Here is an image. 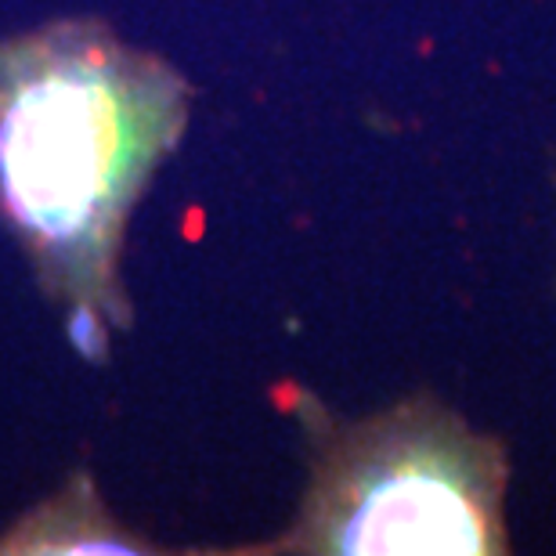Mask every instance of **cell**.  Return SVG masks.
<instances>
[{
	"instance_id": "obj_1",
	"label": "cell",
	"mask_w": 556,
	"mask_h": 556,
	"mask_svg": "<svg viewBox=\"0 0 556 556\" xmlns=\"http://www.w3.org/2000/svg\"><path fill=\"white\" fill-rule=\"evenodd\" d=\"M185 116L181 76L94 22L0 43V214L80 315L124 311L119 236Z\"/></svg>"
},
{
	"instance_id": "obj_3",
	"label": "cell",
	"mask_w": 556,
	"mask_h": 556,
	"mask_svg": "<svg viewBox=\"0 0 556 556\" xmlns=\"http://www.w3.org/2000/svg\"><path fill=\"white\" fill-rule=\"evenodd\" d=\"M127 535L94 498L91 484L76 481L48 506L33 509L0 539V553H138Z\"/></svg>"
},
{
	"instance_id": "obj_2",
	"label": "cell",
	"mask_w": 556,
	"mask_h": 556,
	"mask_svg": "<svg viewBox=\"0 0 556 556\" xmlns=\"http://www.w3.org/2000/svg\"><path fill=\"white\" fill-rule=\"evenodd\" d=\"M506 452L438 402L315 430L311 484L282 549L506 553Z\"/></svg>"
}]
</instances>
